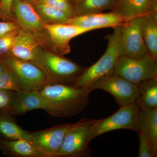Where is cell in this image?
<instances>
[{"mask_svg": "<svg viewBox=\"0 0 157 157\" xmlns=\"http://www.w3.org/2000/svg\"><path fill=\"white\" fill-rule=\"evenodd\" d=\"M88 88L48 82L41 90L44 110L54 117H71L80 113L89 103Z\"/></svg>", "mask_w": 157, "mask_h": 157, "instance_id": "1", "label": "cell"}, {"mask_svg": "<svg viewBox=\"0 0 157 157\" xmlns=\"http://www.w3.org/2000/svg\"><path fill=\"white\" fill-rule=\"evenodd\" d=\"M33 63L46 74L48 82L73 85L86 68L53 52L49 48L39 46L34 52Z\"/></svg>", "mask_w": 157, "mask_h": 157, "instance_id": "2", "label": "cell"}, {"mask_svg": "<svg viewBox=\"0 0 157 157\" xmlns=\"http://www.w3.org/2000/svg\"><path fill=\"white\" fill-rule=\"evenodd\" d=\"M113 32L106 36L107 49L100 59L92 66L86 68L76 79L73 85L88 88L99 78L111 74L117 59L120 57L119 41L121 26L114 28Z\"/></svg>", "mask_w": 157, "mask_h": 157, "instance_id": "3", "label": "cell"}, {"mask_svg": "<svg viewBox=\"0 0 157 157\" xmlns=\"http://www.w3.org/2000/svg\"><path fill=\"white\" fill-rule=\"evenodd\" d=\"M141 128L140 109L133 104L121 107L112 115L101 120H93L90 127L89 140L104 133L119 129H129L137 132Z\"/></svg>", "mask_w": 157, "mask_h": 157, "instance_id": "4", "label": "cell"}, {"mask_svg": "<svg viewBox=\"0 0 157 157\" xmlns=\"http://www.w3.org/2000/svg\"><path fill=\"white\" fill-rule=\"evenodd\" d=\"M117 75L135 84L157 77V60L148 52L138 58L121 56L111 74Z\"/></svg>", "mask_w": 157, "mask_h": 157, "instance_id": "5", "label": "cell"}, {"mask_svg": "<svg viewBox=\"0 0 157 157\" xmlns=\"http://www.w3.org/2000/svg\"><path fill=\"white\" fill-rule=\"evenodd\" d=\"M93 120L84 118L72 124L56 157L92 156L89 134Z\"/></svg>", "mask_w": 157, "mask_h": 157, "instance_id": "6", "label": "cell"}, {"mask_svg": "<svg viewBox=\"0 0 157 157\" xmlns=\"http://www.w3.org/2000/svg\"><path fill=\"white\" fill-rule=\"evenodd\" d=\"M88 89L91 92L98 89L106 91L114 97L121 107L135 104L139 95L138 85L113 74L99 78Z\"/></svg>", "mask_w": 157, "mask_h": 157, "instance_id": "7", "label": "cell"}, {"mask_svg": "<svg viewBox=\"0 0 157 157\" xmlns=\"http://www.w3.org/2000/svg\"><path fill=\"white\" fill-rule=\"evenodd\" d=\"M90 30L70 24H46L43 32L47 48L64 56L70 53L71 39Z\"/></svg>", "mask_w": 157, "mask_h": 157, "instance_id": "8", "label": "cell"}, {"mask_svg": "<svg viewBox=\"0 0 157 157\" xmlns=\"http://www.w3.org/2000/svg\"><path fill=\"white\" fill-rule=\"evenodd\" d=\"M141 16L134 17L121 26L120 56L135 58L147 53L141 32Z\"/></svg>", "mask_w": 157, "mask_h": 157, "instance_id": "9", "label": "cell"}, {"mask_svg": "<svg viewBox=\"0 0 157 157\" xmlns=\"http://www.w3.org/2000/svg\"><path fill=\"white\" fill-rule=\"evenodd\" d=\"M29 90L39 91L48 82L43 70L33 62L8 55L2 58Z\"/></svg>", "mask_w": 157, "mask_h": 157, "instance_id": "10", "label": "cell"}, {"mask_svg": "<svg viewBox=\"0 0 157 157\" xmlns=\"http://www.w3.org/2000/svg\"><path fill=\"white\" fill-rule=\"evenodd\" d=\"M71 125V124H61L45 130L30 132L31 141L48 157H56Z\"/></svg>", "mask_w": 157, "mask_h": 157, "instance_id": "11", "label": "cell"}, {"mask_svg": "<svg viewBox=\"0 0 157 157\" xmlns=\"http://www.w3.org/2000/svg\"><path fill=\"white\" fill-rule=\"evenodd\" d=\"M11 10L15 17V22L21 29L37 35L43 33L46 24L32 3L25 0H15Z\"/></svg>", "mask_w": 157, "mask_h": 157, "instance_id": "12", "label": "cell"}, {"mask_svg": "<svg viewBox=\"0 0 157 157\" xmlns=\"http://www.w3.org/2000/svg\"><path fill=\"white\" fill-rule=\"evenodd\" d=\"M135 17H125L115 12L94 13L79 15L70 18L67 23L88 29L90 30L115 28L123 25Z\"/></svg>", "mask_w": 157, "mask_h": 157, "instance_id": "13", "label": "cell"}, {"mask_svg": "<svg viewBox=\"0 0 157 157\" xmlns=\"http://www.w3.org/2000/svg\"><path fill=\"white\" fill-rule=\"evenodd\" d=\"M39 46L47 48L44 34L37 35L19 29L9 55L20 59L33 62L34 52Z\"/></svg>", "mask_w": 157, "mask_h": 157, "instance_id": "14", "label": "cell"}, {"mask_svg": "<svg viewBox=\"0 0 157 157\" xmlns=\"http://www.w3.org/2000/svg\"><path fill=\"white\" fill-rule=\"evenodd\" d=\"M0 150L4 155L14 157H48L33 142L27 139L0 138Z\"/></svg>", "mask_w": 157, "mask_h": 157, "instance_id": "15", "label": "cell"}, {"mask_svg": "<svg viewBox=\"0 0 157 157\" xmlns=\"http://www.w3.org/2000/svg\"><path fill=\"white\" fill-rule=\"evenodd\" d=\"M157 0H119L111 11L129 17L157 12Z\"/></svg>", "mask_w": 157, "mask_h": 157, "instance_id": "16", "label": "cell"}, {"mask_svg": "<svg viewBox=\"0 0 157 157\" xmlns=\"http://www.w3.org/2000/svg\"><path fill=\"white\" fill-rule=\"evenodd\" d=\"M44 108L39 91H23L16 92L10 113L13 116L21 115L34 109H44Z\"/></svg>", "mask_w": 157, "mask_h": 157, "instance_id": "17", "label": "cell"}, {"mask_svg": "<svg viewBox=\"0 0 157 157\" xmlns=\"http://www.w3.org/2000/svg\"><path fill=\"white\" fill-rule=\"evenodd\" d=\"M141 32L147 52L157 60V12L141 16Z\"/></svg>", "mask_w": 157, "mask_h": 157, "instance_id": "18", "label": "cell"}, {"mask_svg": "<svg viewBox=\"0 0 157 157\" xmlns=\"http://www.w3.org/2000/svg\"><path fill=\"white\" fill-rule=\"evenodd\" d=\"M9 112H0V138L6 140L25 139L31 141L30 132L20 127Z\"/></svg>", "mask_w": 157, "mask_h": 157, "instance_id": "19", "label": "cell"}, {"mask_svg": "<svg viewBox=\"0 0 157 157\" xmlns=\"http://www.w3.org/2000/svg\"><path fill=\"white\" fill-rule=\"evenodd\" d=\"M138 86L139 95L135 104L139 109L157 107V77L142 82Z\"/></svg>", "mask_w": 157, "mask_h": 157, "instance_id": "20", "label": "cell"}, {"mask_svg": "<svg viewBox=\"0 0 157 157\" xmlns=\"http://www.w3.org/2000/svg\"><path fill=\"white\" fill-rule=\"evenodd\" d=\"M115 5L114 0H78L74 8L76 16H79L111 11Z\"/></svg>", "mask_w": 157, "mask_h": 157, "instance_id": "21", "label": "cell"}, {"mask_svg": "<svg viewBox=\"0 0 157 157\" xmlns=\"http://www.w3.org/2000/svg\"><path fill=\"white\" fill-rule=\"evenodd\" d=\"M141 128L153 145L157 147V107L140 109Z\"/></svg>", "mask_w": 157, "mask_h": 157, "instance_id": "22", "label": "cell"}, {"mask_svg": "<svg viewBox=\"0 0 157 157\" xmlns=\"http://www.w3.org/2000/svg\"><path fill=\"white\" fill-rule=\"evenodd\" d=\"M34 6L45 24L67 23L70 18L63 11L43 3H38Z\"/></svg>", "mask_w": 157, "mask_h": 157, "instance_id": "23", "label": "cell"}, {"mask_svg": "<svg viewBox=\"0 0 157 157\" xmlns=\"http://www.w3.org/2000/svg\"><path fill=\"white\" fill-rule=\"evenodd\" d=\"M0 89L16 92L29 90L15 73L8 67L0 76Z\"/></svg>", "mask_w": 157, "mask_h": 157, "instance_id": "24", "label": "cell"}, {"mask_svg": "<svg viewBox=\"0 0 157 157\" xmlns=\"http://www.w3.org/2000/svg\"><path fill=\"white\" fill-rule=\"evenodd\" d=\"M138 134L140 141L138 157H157V147L153 145L142 130H140Z\"/></svg>", "mask_w": 157, "mask_h": 157, "instance_id": "25", "label": "cell"}, {"mask_svg": "<svg viewBox=\"0 0 157 157\" xmlns=\"http://www.w3.org/2000/svg\"><path fill=\"white\" fill-rule=\"evenodd\" d=\"M39 2L63 11L70 18L76 16L74 6L69 0H40Z\"/></svg>", "mask_w": 157, "mask_h": 157, "instance_id": "26", "label": "cell"}, {"mask_svg": "<svg viewBox=\"0 0 157 157\" xmlns=\"http://www.w3.org/2000/svg\"><path fill=\"white\" fill-rule=\"evenodd\" d=\"M19 29L0 36V58L6 56L10 53Z\"/></svg>", "mask_w": 157, "mask_h": 157, "instance_id": "27", "label": "cell"}, {"mask_svg": "<svg viewBox=\"0 0 157 157\" xmlns=\"http://www.w3.org/2000/svg\"><path fill=\"white\" fill-rule=\"evenodd\" d=\"M16 94V92L0 89V112H10Z\"/></svg>", "mask_w": 157, "mask_h": 157, "instance_id": "28", "label": "cell"}, {"mask_svg": "<svg viewBox=\"0 0 157 157\" xmlns=\"http://www.w3.org/2000/svg\"><path fill=\"white\" fill-rule=\"evenodd\" d=\"M15 0H0V21H14L15 17L11 7Z\"/></svg>", "mask_w": 157, "mask_h": 157, "instance_id": "29", "label": "cell"}, {"mask_svg": "<svg viewBox=\"0 0 157 157\" xmlns=\"http://www.w3.org/2000/svg\"><path fill=\"white\" fill-rule=\"evenodd\" d=\"M19 28L17 23L14 21H0V36Z\"/></svg>", "mask_w": 157, "mask_h": 157, "instance_id": "30", "label": "cell"}, {"mask_svg": "<svg viewBox=\"0 0 157 157\" xmlns=\"http://www.w3.org/2000/svg\"><path fill=\"white\" fill-rule=\"evenodd\" d=\"M7 68V66L2 58H0V76Z\"/></svg>", "mask_w": 157, "mask_h": 157, "instance_id": "31", "label": "cell"}, {"mask_svg": "<svg viewBox=\"0 0 157 157\" xmlns=\"http://www.w3.org/2000/svg\"><path fill=\"white\" fill-rule=\"evenodd\" d=\"M25 1L29 2L33 5H35L37 3H39L40 0H25Z\"/></svg>", "mask_w": 157, "mask_h": 157, "instance_id": "32", "label": "cell"}, {"mask_svg": "<svg viewBox=\"0 0 157 157\" xmlns=\"http://www.w3.org/2000/svg\"><path fill=\"white\" fill-rule=\"evenodd\" d=\"M69 1L71 3V4L73 5V6H74L75 4L78 1V0H69Z\"/></svg>", "mask_w": 157, "mask_h": 157, "instance_id": "33", "label": "cell"}, {"mask_svg": "<svg viewBox=\"0 0 157 157\" xmlns=\"http://www.w3.org/2000/svg\"><path fill=\"white\" fill-rule=\"evenodd\" d=\"M114 1H115V2H116V4L117 3V2H118L119 0H114Z\"/></svg>", "mask_w": 157, "mask_h": 157, "instance_id": "34", "label": "cell"}]
</instances>
